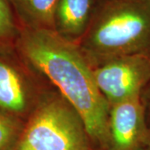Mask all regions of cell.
Here are the masks:
<instances>
[{
    "label": "cell",
    "mask_w": 150,
    "mask_h": 150,
    "mask_svg": "<svg viewBox=\"0 0 150 150\" xmlns=\"http://www.w3.org/2000/svg\"><path fill=\"white\" fill-rule=\"evenodd\" d=\"M18 48L83 118L92 144L105 150L109 104L97 86L93 68L78 44L54 30L20 28Z\"/></svg>",
    "instance_id": "6da1fadb"
},
{
    "label": "cell",
    "mask_w": 150,
    "mask_h": 150,
    "mask_svg": "<svg viewBox=\"0 0 150 150\" xmlns=\"http://www.w3.org/2000/svg\"><path fill=\"white\" fill-rule=\"evenodd\" d=\"M78 46L92 67L125 55L150 57V0H96Z\"/></svg>",
    "instance_id": "7a4b0ae2"
},
{
    "label": "cell",
    "mask_w": 150,
    "mask_h": 150,
    "mask_svg": "<svg viewBox=\"0 0 150 150\" xmlns=\"http://www.w3.org/2000/svg\"><path fill=\"white\" fill-rule=\"evenodd\" d=\"M91 146L79 113L59 93L51 92L33 108L15 150H91Z\"/></svg>",
    "instance_id": "3957f363"
},
{
    "label": "cell",
    "mask_w": 150,
    "mask_h": 150,
    "mask_svg": "<svg viewBox=\"0 0 150 150\" xmlns=\"http://www.w3.org/2000/svg\"><path fill=\"white\" fill-rule=\"evenodd\" d=\"M100 93L110 105L141 96L150 81V57L125 55L92 67Z\"/></svg>",
    "instance_id": "277c9868"
},
{
    "label": "cell",
    "mask_w": 150,
    "mask_h": 150,
    "mask_svg": "<svg viewBox=\"0 0 150 150\" xmlns=\"http://www.w3.org/2000/svg\"><path fill=\"white\" fill-rule=\"evenodd\" d=\"M150 145V129L141 98L109 106L105 150H144Z\"/></svg>",
    "instance_id": "5b68a950"
},
{
    "label": "cell",
    "mask_w": 150,
    "mask_h": 150,
    "mask_svg": "<svg viewBox=\"0 0 150 150\" xmlns=\"http://www.w3.org/2000/svg\"><path fill=\"white\" fill-rule=\"evenodd\" d=\"M96 0H58L54 13V31L78 44L90 24Z\"/></svg>",
    "instance_id": "8992f818"
},
{
    "label": "cell",
    "mask_w": 150,
    "mask_h": 150,
    "mask_svg": "<svg viewBox=\"0 0 150 150\" xmlns=\"http://www.w3.org/2000/svg\"><path fill=\"white\" fill-rule=\"evenodd\" d=\"M30 92L19 72L0 60V110L20 117L30 106Z\"/></svg>",
    "instance_id": "52a82bcc"
},
{
    "label": "cell",
    "mask_w": 150,
    "mask_h": 150,
    "mask_svg": "<svg viewBox=\"0 0 150 150\" xmlns=\"http://www.w3.org/2000/svg\"><path fill=\"white\" fill-rule=\"evenodd\" d=\"M22 27L54 30L58 0H10Z\"/></svg>",
    "instance_id": "ba28073f"
},
{
    "label": "cell",
    "mask_w": 150,
    "mask_h": 150,
    "mask_svg": "<svg viewBox=\"0 0 150 150\" xmlns=\"http://www.w3.org/2000/svg\"><path fill=\"white\" fill-rule=\"evenodd\" d=\"M23 128L20 118L0 110V150H15Z\"/></svg>",
    "instance_id": "9c48e42d"
},
{
    "label": "cell",
    "mask_w": 150,
    "mask_h": 150,
    "mask_svg": "<svg viewBox=\"0 0 150 150\" xmlns=\"http://www.w3.org/2000/svg\"><path fill=\"white\" fill-rule=\"evenodd\" d=\"M20 28L10 0H0V42L18 36Z\"/></svg>",
    "instance_id": "30bf717a"
},
{
    "label": "cell",
    "mask_w": 150,
    "mask_h": 150,
    "mask_svg": "<svg viewBox=\"0 0 150 150\" xmlns=\"http://www.w3.org/2000/svg\"><path fill=\"white\" fill-rule=\"evenodd\" d=\"M140 98L144 107L146 118H147L148 125L150 129V81L148 83V84L145 86Z\"/></svg>",
    "instance_id": "8fae6325"
},
{
    "label": "cell",
    "mask_w": 150,
    "mask_h": 150,
    "mask_svg": "<svg viewBox=\"0 0 150 150\" xmlns=\"http://www.w3.org/2000/svg\"><path fill=\"white\" fill-rule=\"evenodd\" d=\"M144 150H150V145L149 146V147H147V148H146V149H144Z\"/></svg>",
    "instance_id": "7c38bea8"
},
{
    "label": "cell",
    "mask_w": 150,
    "mask_h": 150,
    "mask_svg": "<svg viewBox=\"0 0 150 150\" xmlns=\"http://www.w3.org/2000/svg\"><path fill=\"white\" fill-rule=\"evenodd\" d=\"M91 150H93V149H91Z\"/></svg>",
    "instance_id": "4fadbf2b"
}]
</instances>
